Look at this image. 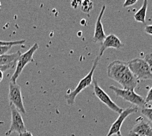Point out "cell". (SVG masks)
Returning a JSON list of instances; mask_svg holds the SVG:
<instances>
[{
  "label": "cell",
  "instance_id": "obj_1",
  "mask_svg": "<svg viewBox=\"0 0 152 136\" xmlns=\"http://www.w3.org/2000/svg\"><path fill=\"white\" fill-rule=\"evenodd\" d=\"M107 74L111 79L118 83L123 89L134 90L140 81L130 70L127 62L114 60L107 67Z\"/></svg>",
  "mask_w": 152,
  "mask_h": 136
},
{
  "label": "cell",
  "instance_id": "obj_2",
  "mask_svg": "<svg viewBox=\"0 0 152 136\" xmlns=\"http://www.w3.org/2000/svg\"><path fill=\"white\" fill-rule=\"evenodd\" d=\"M100 59V57L98 56L96 59L94 60L93 66H92L91 71L88 72V73L79 82L77 86L76 87L74 90L69 92H67V94L65 95V99L68 105H74L75 104V98L77 96V95L80 94L85 89H86L87 87H90L92 83H93V74L98 64H99Z\"/></svg>",
  "mask_w": 152,
  "mask_h": 136
},
{
  "label": "cell",
  "instance_id": "obj_3",
  "mask_svg": "<svg viewBox=\"0 0 152 136\" xmlns=\"http://www.w3.org/2000/svg\"><path fill=\"white\" fill-rule=\"evenodd\" d=\"M130 70L139 81L152 80L150 67L144 58H137L127 62Z\"/></svg>",
  "mask_w": 152,
  "mask_h": 136
},
{
  "label": "cell",
  "instance_id": "obj_4",
  "mask_svg": "<svg viewBox=\"0 0 152 136\" xmlns=\"http://www.w3.org/2000/svg\"><path fill=\"white\" fill-rule=\"evenodd\" d=\"M39 49V45L37 43H34V45L30 47L29 50H28L26 52L21 54V55L19 57L18 61L16 65L15 71L13 75L11 77L10 82L12 83H17V80L19 76L23 72L25 66L29 63H34L35 60L34 59V55L36 52V50Z\"/></svg>",
  "mask_w": 152,
  "mask_h": 136
},
{
  "label": "cell",
  "instance_id": "obj_5",
  "mask_svg": "<svg viewBox=\"0 0 152 136\" xmlns=\"http://www.w3.org/2000/svg\"><path fill=\"white\" fill-rule=\"evenodd\" d=\"M110 88L117 96L133 104L138 108L139 107H141L142 109L144 108L146 105L145 100L140 95L136 93L134 90L123 89V88H120L115 86H110Z\"/></svg>",
  "mask_w": 152,
  "mask_h": 136
},
{
  "label": "cell",
  "instance_id": "obj_6",
  "mask_svg": "<svg viewBox=\"0 0 152 136\" xmlns=\"http://www.w3.org/2000/svg\"><path fill=\"white\" fill-rule=\"evenodd\" d=\"M9 102L10 106H14L19 112L26 113L22 96L21 87L17 83L10 82L9 85Z\"/></svg>",
  "mask_w": 152,
  "mask_h": 136
},
{
  "label": "cell",
  "instance_id": "obj_7",
  "mask_svg": "<svg viewBox=\"0 0 152 136\" xmlns=\"http://www.w3.org/2000/svg\"><path fill=\"white\" fill-rule=\"evenodd\" d=\"M10 108L11 115V125L5 135L6 136H9L12 133H17L19 135H20L23 133L27 132L23 116H22L20 113L14 106H10Z\"/></svg>",
  "mask_w": 152,
  "mask_h": 136
},
{
  "label": "cell",
  "instance_id": "obj_8",
  "mask_svg": "<svg viewBox=\"0 0 152 136\" xmlns=\"http://www.w3.org/2000/svg\"><path fill=\"white\" fill-rule=\"evenodd\" d=\"M93 83L94 94L95 96H96L100 100V101H101L104 104H105L110 109L113 111L115 113L121 114L124 109L119 107L112 99L110 98L108 94L106 93L102 88L99 86L96 80H93Z\"/></svg>",
  "mask_w": 152,
  "mask_h": 136
},
{
  "label": "cell",
  "instance_id": "obj_9",
  "mask_svg": "<svg viewBox=\"0 0 152 136\" xmlns=\"http://www.w3.org/2000/svg\"><path fill=\"white\" fill-rule=\"evenodd\" d=\"M139 108L138 107H129L126 109H124L121 114H119L118 119L114 122L112 126H111L109 132L107 133L106 136H112L114 134H117L118 132H121V128L125 120L128 117L129 115H132L133 113H137L138 111Z\"/></svg>",
  "mask_w": 152,
  "mask_h": 136
},
{
  "label": "cell",
  "instance_id": "obj_10",
  "mask_svg": "<svg viewBox=\"0 0 152 136\" xmlns=\"http://www.w3.org/2000/svg\"><path fill=\"white\" fill-rule=\"evenodd\" d=\"M125 47V44L123 43L115 35L110 34L107 36L104 40L102 43L101 44V47L99 50V56L101 58L103 55L104 51L107 49H120Z\"/></svg>",
  "mask_w": 152,
  "mask_h": 136
},
{
  "label": "cell",
  "instance_id": "obj_11",
  "mask_svg": "<svg viewBox=\"0 0 152 136\" xmlns=\"http://www.w3.org/2000/svg\"><path fill=\"white\" fill-rule=\"evenodd\" d=\"M130 132L140 135L152 136V127L150 123L140 116L136 120V124Z\"/></svg>",
  "mask_w": 152,
  "mask_h": 136
},
{
  "label": "cell",
  "instance_id": "obj_12",
  "mask_svg": "<svg viewBox=\"0 0 152 136\" xmlns=\"http://www.w3.org/2000/svg\"><path fill=\"white\" fill-rule=\"evenodd\" d=\"M106 8V5L102 6L100 13L99 16H98V18L96 19L93 36V41L94 43H100L102 44L106 37L105 32H104L103 25L102 23V18L103 17L104 12H105Z\"/></svg>",
  "mask_w": 152,
  "mask_h": 136
},
{
  "label": "cell",
  "instance_id": "obj_13",
  "mask_svg": "<svg viewBox=\"0 0 152 136\" xmlns=\"http://www.w3.org/2000/svg\"><path fill=\"white\" fill-rule=\"evenodd\" d=\"M20 55L21 52L18 51L15 53L7 54V55L1 56H0V66L17 63Z\"/></svg>",
  "mask_w": 152,
  "mask_h": 136
},
{
  "label": "cell",
  "instance_id": "obj_14",
  "mask_svg": "<svg viewBox=\"0 0 152 136\" xmlns=\"http://www.w3.org/2000/svg\"><path fill=\"white\" fill-rule=\"evenodd\" d=\"M148 1L147 0H144L143 1L142 7L135 12L134 15V20L140 23H145V17H146V12L148 9Z\"/></svg>",
  "mask_w": 152,
  "mask_h": 136
},
{
  "label": "cell",
  "instance_id": "obj_15",
  "mask_svg": "<svg viewBox=\"0 0 152 136\" xmlns=\"http://www.w3.org/2000/svg\"><path fill=\"white\" fill-rule=\"evenodd\" d=\"M81 4V9L85 13H89L94 7L93 3L91 1H83Z\"/></svg>",
  "mask_w": 152,
  "mask_h": 136
},
{
  "label": "cell",
  "instance_id": "obj_16",
  "mask_svg": "<svg viewBox=\"0 0 152 136\" xmlns=\"http://www.w3.org/2000/svg\"><path fill=\"white\" fill-rule=\"evenodd\" d=\"M26 42V40H20L15 41H5L0 40V47L3 46H15V45H20Z\"/></svg>",
  "mask_w": 152,
  "mask_h": 136
},
{
  "label": "cell",
  "instance_id": "obj_17",
  "mask_svg": "<svg viewBox=\"0 0 152 136\" xmlns=\"http://www.w3.org/2000/svg\"><path fill=\"white\" fill-rule=\"evenodd\" d=\"M141 113L145 117L152 122V107H144L141 110Z\"/></svg>",
  "mask_w": 152,
  "mask_h": 136
},
{
  "label": "cell",
  "instance_id": "obj_18",
  "mask_svg": "<svg viewBox=\"0 0 152 136\" xmlns=\"http://www.w3.org/2000/svg\"><path fill=\"white\" fill-rule=\"evenodd\" d=\"M144 59L149 65V67H150L151 73L152 74V53H147L146 55L144 56Z\"/></svg>",
  "mask_w": 152,
  "mask_h": 136
},
{
  "label": "cell",
  "instance_id": "obj_19",
  "mask_svg": "<svg viewBox=\"0 0 152 136\" xmlns=\"http://www.w3.org/2000/svg\"><path fill=\"white\" fill-rule=\"evenodd\" d=\"M12 46H3L0 47V56L7 55V52L11 49Z\"/></svg>",
  "mask_w": 152,
  "mask_h": 136
},
{
  "label": "cell",
  "instance_id": "obj_20",
  "mask_svg": "<svg viewBox=\"0 0 152 136\" xmlns=\"http://www.w3.org/2000/svg\"><path fill=\"white\" fill-rule=\"evenodd\" d=\"M137 3V0H126L123 4V7H131V6L134 5Z\"/></svg>",
  "mask_w": 152,
  "mask_h": 136
},
{
  "label": "cell",
  "instance_id": "obj_21",
  "mask_svg": "<svg viewBox=\"0 0 152 136\" xmlns=\"http://www.w3.org/2000/svg\"><path fill=\"white\" fill-rule=\"evenodd\" d=\"M145 103L152 102V87L148 91L146 97L145 99Z\"/></svg>",
  "mask_w": 152,
  "mask_h": 136
},
{
  "label": "cell",
  "instance_id": "obj_22",
  "mask_svg": "<svg viewBox=\"0 0 152 136\" xmlns=\"http://www.w3.org/2000/svg\"><path fill=\"white\" fill-rule=\"evenodd\" d=\"M144 31L147 34L152 36V25H146L144 28Z\"/></svg>",
  "mask_w": 152,
  "mask_h": 136
},
{
  "label": "cell",
  "instance_id": "obj_23",
  "mask_svg": "<svg viewBox=\"0 0 152 136\" xmlns=\"http://www.w3.org/2000/svg\"><path fill=\"white\" fill-rule=\"evenodd\" d=\"M19 136H33V135L31 132L27 131L26 132L23 133V134H22L20 135H19Z\"/></svg>",
  "mask_w": 152,
  "mask_h": 136
},
{
  "label": "cell",
  "instance_id": "obj_24",
  "mask_svg": "<svg viewBox=\"0 0 152 136\" xmlns=\"http://www.w3.org/2000/svg\"><path fill=\"white\" fill-rule=\"evenodd\" d=\"M129 136H145V135H137V134H133V133H131L129 132Z\"/></svg>",
  "mask_w": 152,
  "mask_h": 136
},
{
  "label": "cell",
  "instance_id": "obj_25",
  "mask_svg": "<svg viewBox=\"0 0 152 136\" xmlns=\"http://www.w3.org/2000/svg\"><path fill=\"white\" fill-rule=\"evenodd\" d=\"M117 135L118 136H123L122 134H121V132H118V134H117Z\"/></svg>",
  "mask_w": 152,
  "mask_h": 136
},
{
  "label": "cell",
  "instance_id": "obj_26",
  "mask_svg": "<svg viewBox=\"0 0 152 136\" xmlns=\"http://www.w3.org/2000/svg\"><path fill=\"white\" fill-rule=\"evenodd\" d=\"M1 2H0V11H1Z\"/></svg>",
  "mask_w": 152,
  "mask_h": 136
}]
</instances>
